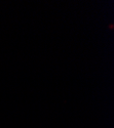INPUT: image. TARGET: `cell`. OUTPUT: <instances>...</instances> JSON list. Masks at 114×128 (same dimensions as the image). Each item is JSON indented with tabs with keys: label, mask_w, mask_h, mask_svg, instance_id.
Here are the masks:
<instances>
[]
</instances>
